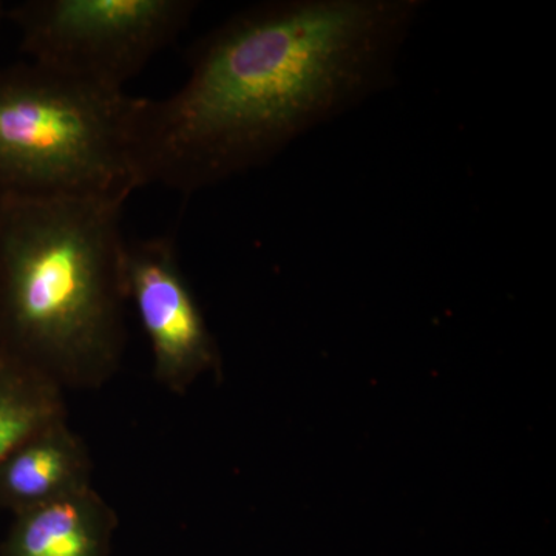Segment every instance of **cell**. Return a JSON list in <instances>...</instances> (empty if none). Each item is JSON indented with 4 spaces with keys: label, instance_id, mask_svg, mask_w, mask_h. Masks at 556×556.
I'll return each mask as SVG.
<instances>
[{
    "label": "cell",
    "instance_id": "6da1fadb",
    "mask_svg": "<svg viewBox=\"0 0 556 556\" xmlns=\"http://www.w3.org/2000/svg\"><path fill=\"white\" fill-rule=\"evenodd\" d=\"M424 5L269 0L232 14L195 43L175 93L137 98L138 188L182 195L214 188L390 89Z\"/></svg>",
    "mask_w": 556,
    "mask_h": 556
},
{
    "label": "cell",
    "instance_id": "7a4b0ae2",
    "mask_svg": "<svg viewBox=\"0 0 556 556\" xmlns=\"http://www.w3.org/2000/svg\"><path fill=\"white\" fill-rule=\"evenodd\" d=\"M124 203L0 199V348L64 391L100 390L123 364Z\"/></svg>",
    "mask_w": 556,
    "mask_h": 556
},
{
    "label": "cell",
    "instance_id": "3957f363",
    "mask_svg": "<svg viewBox=\"0 0 556 556\" xmlns=\"http://www.w3.org/2000/svg\"><path fill=\"white\" fill-rule=\"evenodd\" d=\"M135 108L35 62L0 68V199H129Z\"/></svg>",
    "mask_w": 556,
    "mask_h": 556
},
{
    "label": "cell",
    "instance_id": "277c9868",
    "mask_svg": "<svg viewBox=\"0 0 556 556\" xmlns=\"http://www.w3.org/2000/svg\"><path fill=\"white\" fill-rule=\"evenodd\" d=\"M192 0H27L7 7L28 61L110 91L188 27Z\"/></svg>",
    "mask_w": 556,
    "mask_h": 556
},
{
    "label": "cell",
    "instance_id": "5b68a950",
    "mask_svg": "<svg viewBox=\"0 0 556 556\" xmlns=\"http://www.w3.org/2000/svg\"><path fill=\"white\" fill-rule=\"evenodd\" d=\"M123 285L153 357V378L182 394L217 367L218 353L182 273L177 243L166 236L124 243Z\"/></svg>",
    "mask_w": 556,
    "mask_h": 556
},
{
    "label": "cell",
    "instance_id": "8992f818",
    "mask_svg": "<svg viewBox=\"0 0 556 556\" xmlns=\"http://www.w3.org/2000/svg\"><path fill=\"white\" fill-rule=\"evenodd\" d=\"M93 460L68 417L40 428L0 460V508L17 515L91 486Z\"/></svg>",
    "mask_w": 556,
    "mask_h": 556
},
{
    "label": "cell",
    "instance_id": "52a82bcc",
    "mask_svg": "<svg viewBox=\"0 0 556 556\" xmlns=\"http://www.w3.org/2000/svg\"><path fill=\"white\" fill-rule=\"evenodd\" d=\"M118 515L93 489L14 515L0 556H110Z\"/></svg>",
    "mask_w": 556,
    "mask_h": 556
},
{
    "label": "cell",
    "instance_id": "ba28073f",
    "mask_svg": "<svg viewBox=\"0 0 556 556\" xmlns=\"http://www.w3.org/2000/svg\"><path fill=\"white\" fill-rule=\"evenodd\" d=\"M64 393L0 348V460L40 428L68 417Z\"/></svg>",
    "mask_w": 556,
    "mask_h": 556
},
{
    "label": "cell",
    "instance_id": "9c48e42d",
    "mask_svg": "<svg viewBox=\"0 0 556 556\" xmlns=\"http://www.w3.org/2000/svg\"><path fill=\"white\" fill-rule=\"evenodd\" d=\"M3 20H7V7L0 2V24H2Z\"/></svg>",
    "mask_w": 556,
    "mask_h": 556
}]
</instances>
